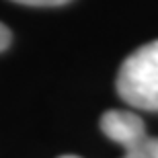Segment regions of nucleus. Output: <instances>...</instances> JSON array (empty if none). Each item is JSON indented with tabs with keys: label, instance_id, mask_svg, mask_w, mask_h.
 I'll use <instances>...</instances> for the list:
<instances>
[{
	"label": "nucleus",
	"instance_id": "f257e3e1",
	"mask_svg": "<svg viewBox=\"0 0 158 158\" xmlns=\"http://www.w3.org/2000/svg\"><path fill=\"white\" fill-rule=\"evenodd\" d=\"M117 93L135 109L158 111V39L125 58L117 74Z\"/></svg>",
	"mask_w": 158,
	"mask_h": 158
},
{
	"label": "nucleus",
	"instance_id": "7ed1b4c3",
	"mask_svg": "<svg viewBox=\"0 0 158 158\" xmlns=\"http://www.w3.org/2000/svg\"><path fill=\"white\" fill-rule=\"evenodd\" d=\"M17 4H25V6H62L68 4L70 0H12Z\"/></svg>",
	"mask_w": 158,
	"mask_h": 158
},
{
	"label": "nucleus",
	"instance_id": "20e7f679",
	"mask_svg": "<svg viewBox=\"0 0 158 158\" xmlns=\"http://www.w3.org/2000/svg\"><path fill=\"white\" fill-rule=\"evenodd\" d=\"M8 45H10V31L6 25L0 23V52H4Z\"/></svg>",
	"mask_w": 158,
	"mask_h": 158
},
{
	"label": "nucleus",
	"instance_id": "f03ea898",
	"mask_svg": "<svg viewBox=\"0 0 158 158\" xmlns=\"http://www.w3.org/2000/svg\"><path fill=\"white\" fill-rule=\"evenodd\" d=\"M101 129L109 140L121 146V158H158V138L148 135L138 113L111 109L103 113Z\"/></svg>",
	"mask_w": 158,
	"mask_h": 158
},
{
	"label": "nucleus",
	"instance_id": "39448f33",
	"mask_svg": "<svg viewBox=\"0 0 158 158\" xmlns=\"http://www.w3.org/2000/svg\"><path fill=\"white\" fill-rule=\"evenodd\" d=\"M60 158H80V156H72V154H66V156H60Z\"/></svg>",
	"mask_w": 158,
	"mask_h": 158
}]
</instances>
